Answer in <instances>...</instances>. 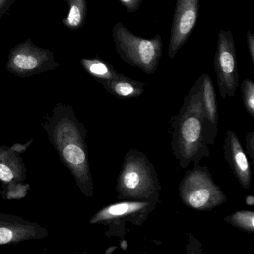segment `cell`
<instances>
[{"label": "cell", "mask_w": 254, "mask_h": 254, "mask_svg": "<svg viewBox=\"0 0 254 254\" xmlns=\"http://www.w3.org/2000/svg\"><path fill=\"white\" fill-rule=\"evenodd\" d=\"M245 202L248 206H253L254 205V197L253 195L247 196Z\"/></svg>", "instance_id": "25"}, {"label": "cell", "mask_w": 254, "mask_h": 254, "mask_svg": "<svg viewBox=\"0 0 254 254\" xmlns=\"http://www.w3.org/2000/svg\"><path fill=\"white\" fill-rule=\"evenodd\" d=\"M102 85L108 93H111L116 97L120 99H130L143 94L145 92L144 87L146 84L119 73L117 78L104 83Z\"/></svg>", "instance_id": "13"}, {"label": "cell", "mask_w": 254, "mask_h": 254, "mask_svg": "<svg viewBox=\"0 0 254 254\" xmlns=\"http://www.w3.org/2000/svg\"><path fill=\"white\" fill-rule=\"evenodd\" d=\"M173 128L172 148L182 167L191 162L198 165L203 157H209L207 143L213 142L214 136L203 108L201 76L186 96Z\"/></svg>", "instance_id": "2"}, {"label": "cell", "mask_w": 254, "mask_h": 254, "mask_svg": "<svg viewBox=\"0 0 254 254\" xmlns=\"http://www.w3.org/2000/svg\"><path fill=\"white\" fill-rule=\"evenodd\" d=\"M200 0H176L169 45V59H173L186 44L198 17Z\"/></svg>", "instance_id": "9"}, {"label": "cell", "mask_w": 254, "mask_h": 254, "mask_svg": "<svg viewBox=\"0 0 254 254\" xmlns=\"http://www.w3.org/2000/svg\"><path fill=\"white\" fill-rule=\"evenodd\" d=\"M68 4V14L62 23L70 30H78L84 26L87 14L86 0H63Z\"/></svg>", "instance_id": "16"}, {"label": "cell", "mask_w": 254, "mask_h": 254, "mask_svg": "<svg viewBox=\"0 0 254 254\" xmlns=\"http://www.w3.org/2000/svg\"><path fill=\"white\" fill-rule=\"evenodd\" d=\"M26 179V169L20 153L12 147L0 146V181L3 186Z\"/></svg>", "instance_id": "12"}, {"label": "cell", "mask_w": 254, "mask_h": 254, "mask_svg": "<svg viewBox=\"0 0 254 254\" xmlns=\"http://www.w3.org/2000/svg\"><path fill=\"white\" fill-rule=\"evenodd\" d=\"M14 2V0H0V18L8 12Z\"/></svg>", "instance_id": "23"}, {"label": "cell", "mask_w": 254, "mask_h": 254, "mask_svg": "<svg viewBox=\"0 0 254 254\" xmlns=\"http://www.w3.org/2000/svg\"><path fill=\"white\" fill-rule=\"evenodd\" d=\"M247 45H248V53H249L251 62L254 66V35L250 31L247 32Z\"/></svg>", "instance_id": "21"}, {"label": "cell", "mask_w": 254, "mask_h": 254, "mask_svg": "<svg viewBox=\"0 0 254 254\" xmlns=\"http://www.w3.org/2000/svg\"><path fill=\"white\" fill-rule=\"evenodd\" d=\"M59 66L53 52L37 47L28 39L11 49L6 69L20 78H28L54 70Z\"/></svg>", "instance_id": "7"}, {"label": "cell", "mask_w": 254, "mask_h": 254, "mask_svg": "<svg viewBox=\"0 0 254 254\" xmlns=\"http://www.w3.org/2000/svg\"><path fill=\"white\" fill-rule=\"evenodd\" d=\"M242 98L247 112L254 117V84L251 80H244L242 84Z\"/></svg>", "instance_id": "18"}, {"label": "cell", "mask_w": 254, "mask_h": 254, "mask_svg": "<svg viewBox=\"0 0 254 254\" xmlns=\"http://www.w3.org/2000/svg\"><path fill=\"white\" fill-rule=\"evenodd\" d=\"M32 140L29 141L28 143H26V145H22V144H15V145H12V148H14V150L17 151V152L21 154L22 152H24L26 151V148H29L31 144H32Z\"/></svg>", "instance_id": "24"}, {"label": "cell", "mask_w": 254, "mask_h": 254, "mask_svg": "<svg viewBox=\"0 0 254 254\" xmlns=\"http://www.w3.org/2000/svg\"><path fill=\"white\" fill-rule=\"evenodd\" d=\"M214 67L221 97L234 96L239 85V75L236 45L230 30H221L218 33Z\"/></svg>", "instance_id": "8"}, {"label": "cell", "mask_w": 254, "mask_h": 254, "mask_svg": "<svg viewBox=\"0 0 254 254\" xmlns=\"http://www.w3.org/2000/svg\"><path fill=\"white\" fill-rule=\"evenodd\" d=\"M50 143L61 161L70 171L80 191L85 197L94 194L87 148V130L70 105L58 103L42 123Z\"/></svg>", "instance_id": "1"}, {"label": "cell", "mask_w": 254, "mask_h": 254, "mask_svg": "<svg viewBox=\"0 0 254 254\" xmlns=\"http://www.w3.org/2000/svg\"><path fill=\"white\" fill-rule=\"evenodd\" d=\"M246 149L252 160L254 159V133L251 132L246 136Z\"/></svg>", "instance_id": "22"}, {"label": "cell", "mask_w": 254, "mask_h": 254, "mask_svg": "<svg viewBox=\"0 0 254 254\" xmlns=\"http://www.w3.org/2000/svg\"><path fill=\"white\" fill-rule=\"evenodd\" d=\"M201 78L203 108L211 131L215 138L218 133V108L215 87L209 75L203 74Z\"/></svg>", "instance_id": "14"}, {"label": "cell", "mask_w": 254, "mask_h": 254, "mask_svg": "<svg viewBox=\"0 0 254 254\" xmlns=\"http://www.w3.org/2000/svg\"><path fill=\"white\" fill-rule=\"evenodd\" d=\"M6 189L2 191V195L5 194L6 197H4L8 200L12 199H20L25 197L27 194L29 185L23 184V182L14 183V184H7Z\"/></svg>", "instance_id": "19"}, {"label": "cell", "mask_w": 254, "mask_h": 254, "mask_svg": "<svg viewBox=\"0 0 254 254\" xmlns=\"http://www.w3.org/2000/svg\"><path fill=\"white\" fill-rule=\"evenodd\" d=\"M127 242H126V240H123V242L120 243V247H121L122 249L124 250V251H126V249L127 248Z\"/></svg>", "instance_id": "26"}, {"label": "cell", "mask_w": 254, "mask_h": 254, "mask_svg": "<svg viewBox=\"0 0 254 254\" xmlns=\"http://www.w3.org/2000/svg\"><path fill=\"white\" fill-rule=\"evenodd\" d=\"M159 196L108 205L90 218V224L108 226L109 228L105 233L107 236L121 237L126 234V223L140 226L148 219V215L155 209L158 203Z\"/></svg>", "instance_id": "5"}, {"label": "cell", "mask_w": 254, "mask_h": 254, "mask_svg": "<svg viewBox=\"0 0 254 254\" xmlns=\"http://www.w3.org/2000/svg\"><path fill=\"white\" fill-rule=\"evenodd\" d=\"M112 35L116 51L123 62L147 75H152L157 70L163 52L160 34L146 39L133 35L118 22L113 28Z\"/></svg>", "instance_id": "4"}, {"label": "cell", "mask_w": 254, "mask_h": 254, "mask_svg": "<svg viewBox=\"0 0 254 254\" xmlns=\"http://www.w3.org/2000/svg\"><path fill=\"white\" fill-rule=\"evenodd\" d=\"M81 64L90 76L102 84L119 75L114 66L101 58L81 59Z\"/></svg>", "instance_id": "15"}, {"label": "cell", "mask_w": 254, "mask_h": 254, "mask_svg": "<svg viewBox=\"0 0 254 254\" xmlns=\"http://www.w3.org/2000/svg\"><path fill=\"white\" fill-rule=\"evenodd\" d=\"M224 158L242 187L249 190L251 172L249 163L237 135L231 130L226 133L224 145Z\"/></svg>", "instance_id": "11"}, {"label": "cell", "mask_w": 254, "mask_h": 254, "mask_svg": "<svg viewBox=\"0 0 254 254\" xmlns=\"http://www.w3.org/2000/svg\"><path fill=\"white\" fill-rule=\"evenodd\" d=\"M119 200H142L160 195V186L154 165L142 152L127 153L117 179Z\"/></svg>", "instance_id": "3"}, {"label": "cell", "mask_w": 254, "mask_h": 254, "mask_svg": "<svg viewBox=\"0 0 254 254\" xmlns=\"http://www.w3.org/2000/svg\"><path fill=\"white\" fill-rule=\"evenodd\" d=\"M224 220L247 233L254 232V212L253 211H238L230 216L226 217Z\"/></svg>", "instance_id": "17"}, {"label": "cell", "mask_w": 254, "mask_h": 254, "mask_svg": "<svg viewBox=\"0 0 254 254\" xmlns=\"http://www.w3.org/2000/svg\"><path fill=\"white\" fill-rule=\"evenodd\" d=\"M49 236L47 228L21 217L0 212V245L38 240Z\"/></svg>", "instance_id": "10"}, {"label": "cell", "mask_w": 254, "mask_h": 254, "mask_svg": "<svg viewBox=\"0 0 254 254\" xmlns=\"http://www.w3.org/2000/svg\"><path fill=\"white\" fill-rule=\"evenodd\" d=\"M179 194L186 206L199 211L211 210L227 201L207 168L197 165L186 174L179 187Z\"/></svg>", "instance_id": "6"}, {"label": "cell", "mask_w": 254, "mask_h": 254, "mask_svg": "<svg viewBox=\"0 0 254 254\" xmlns=\"http://www.w3.org/2000/svg\"><path fill=\"white\" fill-rule=\"evenodd\" d=\"M117 246L111 247V248H108L106 251L107 254H112L116 249H117Z\"/></svg>", "instance_id": "27"}, {"label": "cell", "mask_w": 254, "mask_h": 254, "mask_svg": "<svg viewBox=\"0 0 254 254\" xmlns=\"http://www.w3.org/2000/svg\"><path fill=\"white\" fill-rule=\"evenodd\" d=\"M127 13L136 12L142 5V0H118Z\"/></svg>", "instance_id": "20"}]
</instances>
